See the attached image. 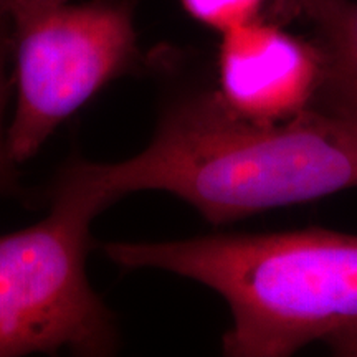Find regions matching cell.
<instances>
[{"label": "cell", "mask_w": 357, "mask_h": 357, "mask_svg": "<svg viewBox=\"0 0 357 357\" xmlns=\"http://www.w3.org/2000/svg\"><path fill=\"white\" fill-rule=\"evenodd\" d=\"M351 189L357 128L314 108L287 121H250L211 89L172 105L141 153L113 164L77 160L52 192L98 213L134 192H167L227 225Z\"/></svg>", "instance_id": "6da1fadb"}, {"label": "cell", "mask_w": 357, "mask_h": 357, "mask_svg": "<svg viewBox=\"0 0 357 357\" xmlns=\"http://www.w3.org/2000/svg\"><path fill=\"white\" fill-rule=\"evenodd\" d=\"M123 268H154L220 294L231 357H284L312 342L357 356V235L310 227L105 245Z\"/></svg>", "instance_id": "7a4b0ae2"}, {"label": "cell", "mask_w": 357, "mask_h": 357, "mask_svg": "<svg viewBox=\"0 0 357 357\" xmlns=\"http://www.w3.org/2000/svg\"><path fill=\"white\" fill-rule=\"evenodd\" d=\"M98 212L52 194V211L0 235V357L114 351L113 316L86 275L89 225Z\"/></svg>", "instance_id": "3957f363"}, {"label": "cell", "mask_w": 357, "mask_h": 357, "mask_svg": "<svg viewBox=\"0 0 357 357\" xmlns=\"http://www.w3.org/2000/svg\"><path fill=\"white\" fill-rule=\"evenodd\" d=\"M17 106L7 131L13 164L33 158L68 116L123 73L136 48L126 8L68 0H10Z\"/></svg>", "instance_id": "277c9868"}, {"label": "cell", "mask_w": 357, "mask_h": 357, "mask_svg": "<svg viewBox=\"0 0 357 357\" xmlns=\"http://www.w3.org/2000/svg\"><path fill=\"white\" fill-rule=\"evenodd\" d=\"M323 77L312 40L280 22L260 19L222 33L217 95L229 109L257 123H280L312 108Z\"/></svg>", "instance_id": "5b68a950"}, {"label": "cell", "mask_w": 357, "mask_h": 357, "mask_svg": "<svg viewBox=\"0 0 357 357\" xmlns=\"http://www.w3.org/2000/svg\"><path fill=\"white\" fill-rule=\"evenodd\" d=\"M271 20L301 19L312 29L323 77L312 108L357 128V2L284 0Z\"/></svg>", "instance_id": "8992f818"}, {"label": "cell", "mask_w": 357, "mask_h": 357, "mask_svg": "<svg viewBox=\"0 0 357 357\" xmlns=\"http://www.w3.org/2000/svg\"><path fill=\"white\" fill-rule=\"evenodd\" d=\"M268 2L270 0H181L192 19L220 33L260 19Z\"/></svg>", "instance_id": "52a82bcc"}, {"label": "cell", "mask_w": 357, "mask_h": 357, "mask_svg": "<svg viewBox=\"0 0 357 357\" xmlns=\"http://www.w3.org/2000/svg\"><path fill=\"white\" fill-rule=\"evenodd\" d=\"M6 53H7V45H6V37L0 32V189L6 187L8 182H10V167L15 166V164L10 160V155H8L7 151V139L2 137V113H3V105H6V73H3V68H6Z\"/></svg>", "instance_id": "ba28073f"}, {"label": "cell", "mask_w": 357, "mask_h": 357, "mask_svg": "<svg viewBox=\"0 0 357 357\" xmlns=\"http://www.w3.org/2000/svg\"><path fill=\"white\" fill-rule=\"evenodd\" d=\"M10 0H0V12H6L7 10V6Z\"/></svg>", "instance_id": "9c48e42d"}, {"label": "cell", "mask_w": 357, "mask_h": 357, "mask_svg": "<svg viewBox=\"0 0 357 357\" xmlns=\"http://www.w3.org/2000/svg\"><path fill=\"white\" fill-rule=\"evenodd\" d=\"M281 2H284V0H270V2H268V6H270V10L273 7L278 6V3H281Z\"/></svg>", "instance_id": "30bf717a"}]
</instances>
